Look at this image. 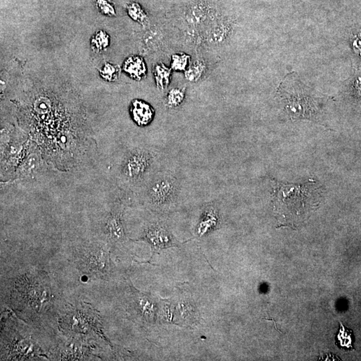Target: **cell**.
Listing matches in <instances>:
<instances>
[{
	"instance_id": "6da1fadb",
	"label": "cell",
	"mask_w": 361,
	"mask_h": 361,
	"mask_svg": "<svg viewBox=\"0 0 361 361\" xmlns=\"http://www.w3.org/2000/svg\"><path fill=\"white\" fill-rule=\"evenodd\" d=\"M275 184L274 210L283 224L294 225L304 220L316 206L317 191L315 187Z\"/></svg>"
},
{
	"instance_id": "7a4b0ae2",
	"label": "cell",
	"mask_w": 361,
	"mask_h": 361,
	"mask_svg": "<svg viewBox=\"0 0 361 361\" xmlns=\"http://www.w3.org/2000/svg\"><path fill=\"white\" fill-rule=\"evenodd\" d=\"M15 281L14 300L20 308L32 314L45 313L51 308L54 294L50 280L45 274L39 272H28Z\"/></svg>"
},
{
	"instance_id": "3957f363",
	"label": "cell",
	"mask_w": 361,
	"mask_h": 361,
	"mask_svg": "<svg viewBox=\"0 0 361 361\" xmlns=\"http://www.w3.org/2000/svg\"><path fill=\"white\" fill-rule=\"evenodd\" d=\"M154 163L153 152L147 148L137 147L128 150L119 168L120 182L131 188L145 186L150 178Z\"/></svg>"
},
{
	"instance_id": "277c9868",
	"label": "cell",
	"mask_w": 361,
	"mask_h": 361,
	"mask_svg": "<svg viewBox=\"0 0 361 361\" xmlns=\"http://www.w3.org/2000/svg\"><path fill=\"white\" fill-rule=\"evenodd\" d=\"M105 242L85 245L77 250L76 262L82 272L89 276L106 279L111 276L113 264Z\"/></svg>"
},
{
	"instance_id": "5b68a950",
	"label": "cell",
	"mask_w": 361,
	"mask_h": 361,
	"mask_svg": "<svg viewBox=\"0 0 361 361\" xmlns=\"http://www.w3.org/2000/svg\"><path fill=\"white\" fill-rule=\"evenodd\" d=\"M144 187L143 198L152 209L163 210L175 203L179 183L173 175L161 173L150 178Z\"/></svg>"
},
{
	"instance_id": "8992f818",
	"label": "cell",
	"mask_w": 361,
	"mask_h": 361,
	"mask_svg": "<svg viewBox=\"0 0 361 361\" xmlns=\"http://www.w3.org/2000/svg\"><path fill=\"white\" fill-rule=\"evenodd\" d=\"M24 135H10L4 132L1 139V181L12 182L32 143Z\"/></svg>"
},
{
	"instance_id": "52a82bcc",
	"label": "cell",
	"mask_w": 361,
	"mask_h": 361,
	"mask_svg": "<svg viewBox=\"0 0 361 361\" xmlns=\"http://www.w3.org/2000/svg\"><path fill=\"white\" fill-rule=\"evenodd\" d=\"M124 210L123 203L119 201H116L101 218L100 238L109 246H119L127 240L123 219Z\"/></svg>"
},
{
	"instance_id": "ba28073f",
	"label": "cell",
	"mask_w": 361,
	"mask_h": 361,
	"mask_svg": "<svg viewBox=\"0 0 361 361\" xmlns=\"http://www.w3.org/2000/svg\"><path fill=\"white\" fill-rule=\"evenodd\" d=\"M46 164L48 163L43 158L40 148L35 142L32 141L27 154L15 172L12 182L35 178L42 170H44Z\"/></svg>"
},
{
	"instance_id": "9c48e42d",
	"label": "cell",
	"mask_w": 361,
	"mask_h": 361,
	"mask_svg": "<svg viewBox=\"0 0 361 361\" xmlns=\"http://www.w3.org/2000/svg\"><path fill=\"white\" fill-rule=\"evenodd\" d=\"M137 240L145 241L154 252L169 247L177 246L175 238L163 223H150L146 225L141 237Z\"/></svg>"
},
{
	"instance_id": "30bf717a",
	"label": "cell",
	"mask_w": 361,
	"mask_h": 361,
	"mask_svg": "<svg viewBox=\"0 0 361 361\" xmlns=\"http://www.w3.org/2000/svg\"><path fill=\"white\" fill-rule=\"evenodd\" d=\"M131 113L134 121L139 126L147 125L154 117V109L140 100H134L131 103Z\"/></svg>"
},
{
	"instance_id": "8fae6325",
	"label": "cell",
	"mask_w": 361,
	"mask_h": 361,
	"mask_svg": "<svg viewBox=\"0 0 361 361\" xmlns=\"http://www.w3.org/2000/svg\"><path fill=\"white\" fill-rule=\"evenodd\" d=\"M135 309L143 319L147 322H152L156 317V304L149 296L146 294H135L134 297Z\"/></svg>"
},
{
	"instance_id": "7c38bea8",
	"label": "cell",
	"mask_w": 361,
	"mask_h": 361,
	"mask_svg": "<svg viewBox=\"0 0 361 361\" xmlns=\"http://www.w3.org/2000/svg\"><path fill=\"white\" fill-rule=\"evenodd\" d=\"M123 70L135 81H141L147 76V66L145 60L139 56L128 57L123 64Z\"/></svg>"
},
{
	"instance_id": "4fadbf2b",
	"label": "cell",
	"mask_w": 361,
	"mask_h": 361,
	"mask_svg": "<svg viewBox=\"0 0 361 361\" xmlns=\"http://www.w3.org/2000/svg\"><path fill=\"white\" fill-rule=\"evenodd\" d=\"M219 220L218 213L216 210L212 208L206 210L199 223L197 233L201 236L212 231L218 226Z\"/></svg>"
},
{
	"instance_id": "5bb4252c",
	"label": "cell",
	"mask_w": 361,
	"mask_h": 361,
	"mask_svg": "<svg viewBox=\"0 0 361 361\" xmlns=\"http://www.w3.org/2000/svg\"><path fill=\"white\" fill-rule=\"evenodd\" d=\"M153 76L157 87L161 90H164L169 87L171 79V68L167 67L163 63L154 66Z\"/></svg>"
},
{
	"instance_id": "9a60e30c",
	"label": "cell",
	"mask_w": 361,
	"mask_h": 361,
	"mask_svg": "<svg viewBox=\"0 0 361 361\" xmlns=\"http://www.w3.org/2000/svg\"><path fill=\"white\" fill-rule=\"evenodd\" d=\"M110 43V37L103 30H98L92 36L90 45L92 50L100 53L108 48Z\"/></svg>"
},
{
	"instance_id": "2e32d148",
	"label": "cell",
	"mask_w": 361,
	"mask_h": 361,
	"mask_svg": "<svg viewBox=\"0 0 361 361\" xmlns=\"http://www.w3.org/2000/svg\"><path fill=\"white\" fill-rule=\"evenodd\" d=\"M186 93L184 89L179 88H174L169 90L165 98V105L169 109H175L179 107L184 102Z\"/></svg>"
},
{
	"instance_id": "e0dca14e",
	"label": "cell",
	"mask_w": 361,
	"mask_h": 361,
	"mask_svg": "<svg viewBox=\"0 0 361 361\" xmlns=\"http://www.w3.org/2000/svg\"><path fill=\"white\" fill-rule=\"evenodd\" d=\"M205 69V63L201 60H197L189 66L188 70L185 72V76H186L187 80L189 81H197L203 76Z\"/></svg>"
},
{
	"instance_id": "ac0fdd59",
	"label": "cell",
	"mask_w": 361,
	"mask_h": 361,
	"mask_svg": "<svg viewBox=\"0 0 361 361\" xmlns=\"http://www.w3.org/2000/svg\"><path fill=\"white\" fill-rule=\"evenodd\" d=\"M191 57L185 53L175 54L172 56L171 68L176 71H186L190 66Z\"/></svg>"
},
{
	"instance_id": "d6986e66",
	"label": "cell",
	"mask_w": 361,
	"mask_h": 361,
	"mask_svg": "<svg viewBox=\"0 0 361 361\" xmlns=\"http://www.w3.org/2000/svg\"><path fill=\"white\" fill-rule=\"evenodd\" d=\"M121 69L119 65L106 62L100 70V76L106 81L113 82L119 79Z\"/></svg>"
},
{
	"instance_id": "ffe728a7",
	"label": "cell",
	"mask_w": 361,
	"mask_h": 361,
	"mask_svg": "<svg viewBox=\"0 0 361 361\" xmlns=\"http://www.w3.org/2000/svg\"><path fill=\"white\" fill-rule=\"evenodd\" d=\"M128 15L133 20L141 23H145L147 20V15L138 4H132L128 7Z\"/></svg>"
},
{
	"instance_id": "44dd1931",
	"label": "cell",
	"mask_w": 361,
	"mask_h": 361,
	"mask_svg": "<svg viewBox=\"0 0 361 361\" xmlns=\"http://www.w3.org/2000/svg\"><path fill=\"white\" fill-rule=\"evenodd\" d=\"M337 339L339 343L341 344V347L347 348H352V332H348V330H345L343 324H341V330L339 331V334L337 336Z\"/></svg>"
},
{
	"instance_id": "7402d4cb",
	"label": "cell",
	"mask_w": 361,
	"mask_h": 361,
	"mask_svg": "<svg viewBox=\"0 0 361 361\" xmlns=\"http://www.w3.org/2000/svg\"><path fill=\"white\" fill-rule=\"evenodd\" d=\"M179 305L180 314L183 319L185 320L195 319V315H196V311H195L196 310L190 303L183 302Z\"/></svg>"
},
{
	"instance_id": "603a6c76",
	"label": "cell",
	"mask_w": 361,
	"mask_h": 361,
	"mask_svg": "<svg viewBox=\"0 0 361 361\" xmlns=\"http://www.w3.org/2000/svg\"><path fill=\"white\" fill-rule=\"evenodd\" d=\"M96 4H97L98 9L103 13V14L108 16H115V8L109 0H97Z\"/></svg>"
}]
</instances>
